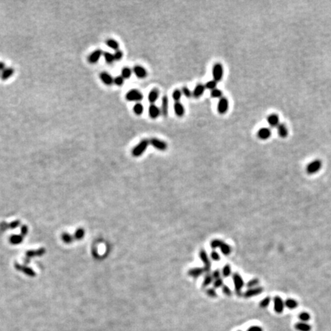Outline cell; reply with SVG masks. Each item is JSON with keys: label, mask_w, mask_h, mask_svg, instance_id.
I'll use <instances>...</instances> for the list:
<instances>
[{"label": "cell", "mask_w": 331, "mask_h": 331, "mask_svg": "<svg viewBox=\"0 0 331 331\" xmlns=\"http://www.w3.org/2000/svg\"><path fill=\"white\" fill-rule=\"evenodd\" d=\"M150 145V141L147 139L142 140L137 145H136L132 150V155L134 157H139L143 154Z\"/></svg>", "instance_id": "6da1fadb"}, {"label": "cell", "mask_w": 331, "mask_h": 331, "mask_svg": "<svg viewBox=\"0 0 331 331\" xmlns=\"http://www.w3.org/2000/svg\"><path fill=\"white\" fill-rule=\"evenodd\" d=\"M212 78L214 81L216 82H219L222 80L224 76V68L223 65L221 63H215L212 67Z\"/></svg>", "instance_id": "7a4b0ae2"}, {"label": "cell", "mask_w": 331, "mask_h": 331, "mask_svg": "<svg viewBox=\"0 0 331 331\" xmlns=\"http://www.w3.org/2000/svg\"><path fill=\"white\" fill-rule=\"evenodd\" d=\"M232 279H233L234 286H235V293L238 296H241L242 295V290L245 285L243 278L238 273L235 272L232 275Z\"/></svg>", "instance_id": "3957f363"}, {"label": "cell", "mask_w": 331, "mask_h": 331, "mask_svg": "<svg viewBox=\"0 0 331 331\" xmlns=\"http://www.w3.org/2000/svg\"><path fill=\"white\" fill-rule=\"evenodd\" d=\"M322 168V161L320 160H315L314 161L310 162L308 165L307 166L306 171L309 175L315 174L318 173Z\"/></svg>", "instance_id": "277c9868"}, {"label": "cell", "mask_w": 331, "mask_h": 331, "mask_svg": "<svg viewBox=\"0 0 331 331\" xmlns=\"http://www.w3.org/2000/svg\"><path fill=\"white\" fill-rule=\"evenodd\" d=\"M126 99L128 101H141L143 99V94L137 89H131L126 94Z\"/></svg>", "instance_id": "5b68a950"}, {"label": "cell", "mask_w": 331, "mask_h": 331, "mask_svg": "<svg viewBox=\"0 0 331 331\" xmlns=\"http://www.w3.org/2000/svg\"><path fill=\"white\" fill-rule=\"evenodd\" d=\"M149 141H150V144L153 148H155L157 150H160V151H166L167 148H168V144L166 143V142L160 140L158 138L152 137L149 140Z\"/></svg>", "instance_id": "8992f818"}, {"label": "cell", "mask_w": 331, "mask_h": 331, "mask_svg": "<svg viewBox=\"0 0 331 331\" xmlns=\"http://www.w3.org/2000/svg\"><path fill=\"white\" fill-rule=\"evenodd\" d=\"M228 108H229V101L228 99L225 97H222L220 98L218 102L217 105V110H218L219 114H225L228 112Z\"/></svg>", "instance_id": "52a82bcc"}, {"label": "cell", "mask_w": 331, "mask_h": 331, "mask_svg": "<svg viewBox=\"0 0 331 331\" xmlns=\"http://www.w3.org/2000/svg\"><path fill=\"white\" fill-rule=\"evenodd\" d=\"M199 257L202 261V263L204 264V267L206 269L207 273H209L210 270H211V261H210L209 257L208 255H207V252H205V250L204 249H201L199 252Z\"/></svg>", "instance_id": "ba28073f"}, {"label": "cell", "mask_w": 331, "mask_h": 331, "mask_svg": "<svg viewBox=\"0 0 331 331\" xmlns=\"http://www.w3.org/2000/svg\"><path fill=\"white\" fill-rule=\"evenodd\" d=\"M204 274H208L205 267H193L188 271V275L193 278H198Z\"/></svg>", "instance_id": "9c48e42d"}, {"label": "cell", "mask_w": 331, "mask_h": 331, "mask_svg": "<svg viewBox=\"0 0 331 331\" xmlns=\"http://www.w3.org/2000/svg\"><path fill=\"white\" fill-rule=\"evenodd\" d=\"M264 289L261 287H256L254 288L248 289L245 293L243 294V297L245 298H251V297H255V296L259 295L263 292Z\"/></svg>", "instance_id": "30bf717a"}, {"label": "cell", "mask_w": 331, "mask_h": 331, "mask_svg": "<svg viewBox=\"0 0 331 331\" xmlns=\"http://www.w3.org/2000/svg\"><path fill=\"white\" fill-rule=\"evenodd\" d=\"M285 307V304L283 300L279 296H276L274 298V309H275V311L277 313V314H281L284 311Z\"/></svg>", "instance_id": "8fae6325"}, {"label": "cell", "mask_w": 331, "mask_h": 331, "mask_svg": "<svg viewBox=\"0 0 331 331\" xmlns=\"http://www.w3.org/2000/svg\"><path fill=\"white\" fill-rule=\"evenodd\" d=\"M257 137L261 140H268L271 137V130L268 127H261L257 132Z\"/></svg>", "instance_id": "7c38bea8"}, {"label": "cell", "mask_w": 331, "mask_h": 331, "mask_svg": "<svg viewBox=\"0 0 331 331\" xmlns=\"http://www.w3.org/2000/svg\"><path fill=\"white\" fill-rule=\"evenodd\" d=\"M169 98L167 95H164V96L162 98V102H161V108H160V110H161V115H163V117L164 118H167L169 114Z\"/></svg>", "instance_id": "4fadbf2b"}, {"label": "cell", "mask_w": 331, "mask_h": 331, "mask_svg": "<svg viewBox=\"0 0 331 331\" xmlns=\"http://www.w3.org/2000/svg\"><path fill=\"white\" fill-rule=\"evenodd\" d=\"M133 73L140 79H143L147 76L146 70L141 65H135L133 68Z\"/></svg>", "instance_id": "5bb4252c"}, {"label": "cell", "mask_w": 331, "mask_h": 331, "mask_svg": "<svg viewBox=\"0 0 331 331\" xmlns=\"http://www.w3.org/2000/svg\"><path fill=\"white\" fill-rule=\"evenodd\" d=\"M267 122L271 127H277L280 124V119L277 113H271L267 117Z\"/></svg>", "instance_id": "9a60e30c"}, {"label": "cell", "mask_w": 331, "mask_h": 331, "mask_svg": "<svg viewBox=\"0 0 331 331\" xmlns=\"http://www.w3.org/2000/svg\"><path fill=\"white\" fill-rule=\"evenodd\" d=\"M149 116L150 117V118L152 119H156L160 117V115H161V110H160V108L157 107L156 104H150L148 110Z\"/></svg>", "instance_id": "2e32d148"}, {"label": "cell", "mask_w": 331, "mask_h": 331, "mask_svg": "<svg viewBox=\"0 0 331 331\" xmlns=\"http://www.w3.org/2000/svg\"><path fill=\"white\" fill-rule=\"evenodd\" d=\"M205 91V84H202L201 83L197 84L193 91V97L194 98L198 99V98H199L200 97H202V95H203Z\"/></svg>", "instance_id": "e0dca14e"}, {"label": "cell", "mask_w": 331, "mask_h": 331, "mask_svg": "<svg viewBox=\"0 0 331 331\" xmlns=\"http://www.w3.org/2000/svg\"><path fill=\"white\" fill-rule=\"evenodd\" d=\"M103 51L101 49H97L91 53V55L88 57V61L91 64H95V63L98 62L99 61V59L101 58V57L103 55Z\"/></svg>", "instance_id": "ac0fdd59"}, {"label": "cell", "mask_w": 331, "mask_h": 331, "mask_svg": "<svg viewBox=\"0 0 331 331\" xmlns=\"http://www.w3.org/2000/svg\"><path fill=\"white\" fill-rule=\"evenodd\" d=\"M160 96V91L157 88H153L148 94V101L151 104H155Z\"/></svg>", "instance_id": "d6986e66"}, {"label": "cell", "mask_w": 331, "mask_h": 331, "mask_svg": "<svg viewBox=\"0 0 331 331\" xmlns=\"http://www.w3.org/2000/svg\"><path fill=\"white\" fill-rule=\"evenodd\" d=\"M174 112L178 118H182L183 117V115L185 114V108H184L183 104L180 101L179 102H175L174 106Z\"/></svg>", "instance_id": "ffe728a7"}, {"label": "cell", "mask_w": 331, "mask_h": 331, "mask_svg": "<svg viewBox=\"0 0 331 331\" xmlns=\"http://www.w3.org/2000/svg\"><path fill=\"white\" fill-rule=\"evenodd\" d=\"M100 78H101V81L107 85L113 84V81H114V78L108 72H102L100 74Z\"/></svg>", "instance_id": "44dd1931"}, {"label": "cell", "mask_w": 331, "mask_h": 331, "mask_svg": "<svg viewBox=\"0 0 331 331\" xmlns=\"http://www.w3.org/2000/svg\"><path fill=\"white\" fill-rule=\"evenodd\" d=\"M277 133H278L280 137L285 138L287 137V135H288V130H287V127H286L285 123H280V124L277 126Z\"/></svg>", "instance_id": "7402d4cb"}, {"label": "cell", "mask_w": 331, "mask_h": 331, "mask_svg": "<svg viewBox=\"0 0 331 331\" xmlns=\"http://www.w3.org/2000/svg\"><path fill=\"white\" fill-rule=\"evenodd\" d=\"M15 71L13 68H6L4 71H2V72L1 74V78L2 81H6L7 79H9L10 77H12L14 74Z\"/></svg>", "instance_id": "603a6c76"}, {"label": "cell", "mask_w": 331, "mask_h": 331, "mask_svg": "<svg viewBox=\"0 0 331 331\" xmlns=\"http://www.w3.org/2000/svg\"><path fill=\"white\" fill-rule=\"evenodd\" d=\"M295 329L299 331H310L311 327L307 323L299 322L295 324Z\"/></svg>", "instance_id": "cb8c5ba5"}, {"label": "cell", "mask_w": 331, "mask_h": 331, "mask_svg": "<svg viewBox=\"0 0 331 331\" xmlns=\"http://www.w3.org/2000/svg\"><path fill=\"white\" fill-rule=\"evenodd\" d=\"M285 307H287L288 309H290V310H294V309H296L297 307V306H298V303L297 302V300H295L294 299H292V298L287 299V300H285Z\"/></svg>", "instance_id": "d4e9b609"}, {"label": "cell", "mask_w": 331, "mask_h": 331, "mask_svg": "<svg viewBox=\"0 0 331 331\" xmlns=\"http://www.w3.org/2000/svg\"><path fill=\"white\" fill-rule=\"evenodd\" d=\"M106 45L109 47V48L114 50V51H118V50H119L120 45H119V43L116 41V40L112 39V38H109V39H108L106 41Z\"/></svg>", "instance_id": "484cf974"}, {"label": "cell", "mask_w": 331, "mask_h": 331, "mask_svg": "<svg viewBox=\"0 0 331 331\" xmlns=\"http://www.w3.org/2000/svg\"><path fill=\"white\" fill-rule=\"evenodd\" d=\"M213 281H214V279H213V277H212V274H209V273L206 274V275H205V277H204V280H203V282H202V287H203V288H206L209 285H211L212 282H213Z\"/></svg>", "instance_id": "4316f807"}, {"label": "cell", "mask_w": 331, "mask_h": 331, "mask_svg": "<svg viewBox=\"0 0 331 331\" xmlns=\"http://www.w3.org/2000/svg\"><path fill=\"white\" fill-rule=\"evenodd\" d=\"M220 250L221 252H222L224 255H226V256L227 255H229L231 252H232V248H231V246L228 244L225 243V242H223L222 245H221Z\"/></svg>", "instance_id": "83f0119b"}, {"label": "cell", "mask_w": 331, "mask_h": 331, "mask_svg": "<svg viewBox=\"0 0 331 331\" xmlns=\"http://www.w3.org/2000/svg\"><path fill=\"white\" fill-rule=\"evenodd\" d=\"M133 74V69L130 68L129 67H124L123 69L121 70V76L123 77L124 79H128Z\"/></svg>", "instance_id": "f1b7e54d"}, {"label": "cell", "mask_w": 331, "mask_h": 331, "mask_svg": "<svg viewBox=\"0 0 331 331\" xmlns=\"http://www.w3.org/2000/svg\"><path fill=\"white\" fill-rule=\"evenodd\" d=\"M133 112H134L135 114L140 116V115L143 114V111H144V107H143V105L142 104V103H137L136 104L133 106Z\"/></svg>", "instance_id": "f546056e"}, {"label": "cell", "mask_w": 331, "mask_h": 331, "mask_svg": "<svg viewBox=\"0 0 331 331\" xmlns=\"http://www.w3.org/2000/svg\"><path fill=\"white\" fill-rule=\"evenodd\" d=\"M103 57H104L105 61H106V62L108 63V64H113L115 61L113 54H111V53L108 52V51H104V52L103 53Z\"/></svg>", "instance_id": "4dcf8cb0"}, {"label": "cell", "mask_w": 331, "mask_h": 331, "mask_svg": "<svg viewBox=\"0 0 331 331\" xmlns=\"http://www.w3.org/2000/svg\"><path fill=\"white\" fill-rule=\"evenodd\" d=\"M182 95H183V93H182L181 89H178V88L175 89L174 91H173V94H172V97H173V99L174 100L175 102L180 101Z\"/></svg>", "instance_id": "1f68e13d"}, {"label": "cell", "mask_w": 331, "mask_h": 331, "mask_svg": "<svg viewBox=\"0 0 331 331\" xmlns=\"http://www.w3.org/2000/svg\"><path fill=\"white\" fill-rule=\"evenodd\" d=\"M222 274L224 277H228L232 275V267H231L230 265L227 264V265H225V266L223 267L222 271Z\"/></svg>", "instance_id": "d6a6232c"}, {"label": "cell", "mask_w": 331, "mask_h": 331, "mask_svg": "<svg viewBox=\"0 0 331 331\" xmlns=\"http://www.w3.org/2000/svg\"><path fill=\"white\" fill-rule=\"evenodd\" d=\"M223 242H224L223 241H222L221 239H218V238L213 239V240L211 242V243H210V245H211V248L213 249V250H215V249L218 248H220L221 245H222Z\"/></svg>", "instance_id": "836d02e7"}, {"label": "cell", "mask_w": 331, "mask_h": 331, "mask_svg": "<svg viewBox=\"0 0 331 331\" xmlns=\"http://www.w3.org/2000/svg\"><path fill=\"white\" fill-rule=\"evenodd\" d=\"M210 94H211V97L213 98H222V97H223V93H222V91H221L220 89H218V88H215V89L212 90V91H211V92H210Z\"/></svg>", "instance_id": "e575fe53"}, {"label": "cell", "mask_w": 331, "mask_h": 331, "mask_svg": "<svg viewBox=\"0 0 331 331\" xmlns=\"http://www.w3.org/2000/svg\"><path fill=\"white\" fill-rule=\"evenodd\" d=\"M217 84H218V82H216V81H214V80H212V81H208V82H206V84H205V89H209L210 90V91H212V90L217 88Z\"/></svg>", "instance_id": "d590c367"}, {"label": "cell", "mask_w": 331, "mask_h": 331, "mask_svg": "<svg viewBox=\"0 0 331 331\" xmlns=\"http://www.w3.org/2000/svg\"><path fill=\"white\" fill-rule=\"evenodd\" d=\"M181 91H182V93H183V94L185 97V98H191L192 97H193V91H190V89L188 88V87L183 86V88H182Z\"/></svg>", "instance_id": "8d00e7d4"}, {"label": "cell", "mask_w": 331, "mask_h": 331, "mask_svg": "<svg viewBox=\"0 0 331 331\" xmlns=\"http://www.w3.org/2000/svg\"><path fill=\"white\" fill-rule=\"evenodd\" d=\"M299 319L301 322L307 323L310 319V315L307 312H302L299 314Z\"/></svg>", "instance_id": "74e56055"}, {"label": "cell", "mask_w": 331, "mask_h": 331, "mask_svg": "<svg viewBox=\"0 0 331 331\" xmlns=\"http://www.w3.org/2000/svg\"><path fill=\"white\" fill-rule=\"evenodd\" d=\"M258 284H259V281L256 278H254V279H252V280L248 281V282L247 283L246 286L248 289L254 288V287H256L258 285Z\"/></svg>", "instance_id": "f35d334b"}, {"label": "cell", "mask_w": 331, "mask_h": 331, "mask_svg": "<svg viewBox=\"0 0 331 331\" xmlns=\"http://www.w3.org/2000/svg\"><path fill=\"white\" fill-rule=\"evenodd\" d=\"M271 303V298L269 297H266L265 298H264L260 302L259 305L261 308H267L268 307V305Z\"/></svg>", "instance_id": "ab89813d"}, {"label": "cell", "mask_w": 331, "mask_h": 331, "mask_svg": "<svg viewBox=\"0 0 331 331\" xmlns=\"http://www.w3.org/2000/svg\"><path fill=\"white\" fill-rule=\"evenodd\" d=\"M224 285V282H223V279L221 277V278L219 279H217V280H215L213 282V287L215 289L216 288H219V287H222Z\"/></svg>", "instance_id": "60d3db41"}, {"label": "cell", "mask_w": 331, "mask_h": 331, "mask_svg": "<svg viewBox=\"0 0 331 331\" xmlns=\"http://www.w3.org/2000/svg\"><path fill=\"white\" fill-rule=\"evenodd\" d=\"M124 78H123L121 75H120V76H117L116 78H114L113 83L116 85H118V86H122V85L124 84Z\"/></svg>", "instance_id": "b9f144b4"}, {"label": "cell", "mask_w": 331, "mask_h": 331, "mask_svg": "<svg viewBox=\"0 0 331 331\" xmlns=\"http://www.w3.org/2000/svg\"><path fill=\"white\" fill-rule=\"evenodd\" d=\"M206 294L209 297H212V298L217 297V292L214 287H212V288H207Z\"/></svg>", "instance_id": "7bdbcfd3"}, {"label": "cell", "mask_w": 331, "mask_h": 331, "mask_svg": "<svg viewBox=\"0 0 331 331\" xmlns=\"http://www.w3.org/2000/svg\"><path fill=\"white\" fill-rule=\"evenodd\" d=\"M113 56H114L115 61H120V60H121L123 57V51H120V49L118 50V51H115V52L113 53Z\"/></svg>", "instance_id": "ee69618b"}, {"label": "cell", "mask_w": 331, "mask_h": 331, "mask_svg": "<svg viewBox=\"0 0 331 331\" xmlns=\"http://www.w3.org/2000/svg\"><path fill=\"white\" fill-rule=\"evenodd\" d=\"M210 257H211L212 260L215 261H219L220 259H221L220 255L215 250H213L211 252V255H210Z\"/></svg>", "instance_id": "f6af8a7d"}, {"label": "cell", "mask_w": 331, "mask_h": 331, "mask_svg": "<svg viewBox=\"0 0 331 331\" xmlns=\"http://www.w3.org/2000/svg\"><path fill=\"white\" fill-rule=\"evenodd\" d=\"M222 292H223L224 294L226 296H231L232 295V290L229 288V287L227 285H223V287H222Z\"/></svg>", "instance_id": "bcb514c9"}, {"label": "cell", "mask_w": 331, "mask_h": 331, "mask_svg": "<svg viewBox=\"0 0 331 331\" xmlns=\"http://www.w3.org/2000/svg\"><path fill=\"white\" fill-rule=\"evenodd\" d=\"M212 277H213L214 281L221 278V271H219V269H216V270L214 271L212 273Z\"/></svg>", "instance_id": "7dc6e473"}, {"label": "cell", "mask_w": 331, "mask_h": 331, "mask_svg": "<svg viewBox=\"0 0 331 331\" xmlns=\"http://www.w3.org/2000/svg\"><path fill=\"white\" fill-rule=\"evenodd\" d=\"M247 331H263V329L258 326H252L249 327Z\"/></svg>", "instance_id": "c3c4849f"}, {"label": "cell", "mask_w": 331, "mask_h": 331, "mask_svg": "<svg viewBox=\"0 0 331 331\" xmlns=\"http://www.w3.org/2000/svg\"><path fill=\"white\" fill-rule=\"evenodd\" d=\"M6 65L3 62H0V71H4L6 69Z\"/></svg>", "instance_id": "681fc988"}, {"label": "cell", "mask_w": 331, "mask_h": 331, "mask_svg": "<svg viewBox=\"0 0 331 331\" xmlns=\"http://www.w3.org/2000/svg\"><path fill=\"white\" fill-rule=\"evenodd\" d=\"M238 331H242V330H238Z\"/></svg>", "instance_id": "f907efd6"}]
</instances>
